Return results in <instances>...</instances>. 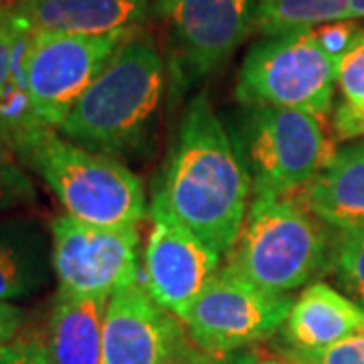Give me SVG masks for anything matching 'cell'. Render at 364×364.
Masks as SVG:
<instances>
[{"instance_id": "obj_23", "label": "cell", "mask_w": 364, "mask_h": 364, "mask_svg": "<svg viewBox=\"0 0 364 364\" xmlns=\"http://www.w3.org/2000/svg\"><path fill=\"white\" fill-rule=\"evenodd\" d=\"M26 28L11 11V6H0V91L6 87L13 75L18 45Z\"/></svg>"}, {"instance_id": "obj_10", "label": "cell", "mask_w": 364, "mask_h": 364, "mask_svg": "<svg viewBox=\"0 0 364 364\" xmlns=\"http://www.w3.org/2000/svg\"><path fill=\"white\" fill-rule=\"evenodd\" d=\"M172 39V97L207 77L255 31L257 0H158Z\"/></svg>"}, {"instance_id": "obj_26", "label": "cell", "mask_w": 364, "mask_h": 364, "mask_svg": "<svg viewBox=\"0 0 364 364\" xmlns=\"http://www.w3.org/2000/svg\"><path fill=\"white\" fill-rule=\"evenodd\" d=\"M334 134L340 142L364 138V105L342 102L334 112Z\"/></svg>"}, {"instance_id": "obj_6", "label": "cell", "mask_w": 364, "mask_h": 364, "mask_svg": "<svg viewBox=\"0 0 364 364\" xmlns=\"http://www.w3.org/2000/svg\"><path fill=\"white\" fill-rule=\"evenodd\" d=\"M336 87V59L314 31L265 37L245 55L235 97L243 107H282L328 116Z\"/></svg>"}, {"instance_id": "obj_3", "label": "cell", "mask_w": 364, "mask_h": 364, "mask_svg": "<svg viewBox=\"0 0 364 364\" xmlns=\"http://www.w3.org/2000/svg\"><path fill=\"white\" fill-rule=\"evenodd\" d=\"M334 243L296 196H253L227 267L267 294L287 296L332 265Z\"/></svg>"}, {"instance_id": "obj_28", "label": "cell", "mask_w": 364, "mask_h": 364, "mask_svg": "<svg viewBox=\"0 0 364 364\" xmlns=\"http://www.w3.org/2000/svg\"><path fill=\"white\" fill-rule=\"evenodd\" d=\"M213 360H215V356L196 348L191 338L186 336L174 350L170 352L168 358L162 364H213Z\"/></svg>"}, {"instance_id": "obj_21", "label": "cell", "mask_w": 364, "mask_h": 364, "mask_svg": "<svg viewBox=\"0 0 364 364\" xmlns=\"http://www.w3.org/2000/svg\"><path fill=\"white\" fill-rule=\"evenodd\" d=\"M336 85L344 102L364 105V31L336 59Z\"/></svg>"}, {"instance_id": "obj_8", "label": "cell", "mask_w": 364, "mask_h": 364, "mask_svg": "<svg viewBox=\"0 0 364 364\" xmlns=\"http://www.w3.org/2000/svg\"><path fill=\"white\" fill-rule=\"evenodd\" d=\"M294 299L267 294L231 267H223L181 318L186 336L210 356H227L272 338Z\"/></svg>"}, {"instance_id": "obj_15", "label": "cell", "mask_w": 364, "mask_h": 364, "mask_svg": "<svg viewBox=\"0 0 364 364\" xmlns=\"http://www.w3.org/2000/svg\"><path fill=\"white\" fill-rule=\"evenodd\" d=\"M296 198L328 229H364V140L336 150L326 168Z\"/></svg>"}, {"instance_id": "obj_25", "label": "cell", "mask_w": 364, "mask_h": 364, "mask_svg": "<svg viewBox=\"0 0 364 364\" xmlns=\"http://www.w3.org/2000/svg\"><path fill=\"white\" fill-rule=\"evenodd\" d=\"M314 33L326 53L338 59L340 55L350 47V43L360 33V28L352 21H340V23H330V25H322L320 28H314Z\"/></svg>"}, {"instance_id": "obj_4", "label": "cell", "mask_w": 364, "mask_h": 364, "mask_svg": "<svg viewBox=\"0 0 364 364\" xmlns=\"http://www.w3.org/2000/svg\"><path fill=\"white\" fill-rule=\"evenodd\" d=\"M21 162L45 181L67 217L97 227H138L148 215L142 181L126 164L57 130L45 132Z\"/></svg>"}, {"instance_id": "obj_24", "label": "cell", "mask_w": 364, "mask_h": 364, "mask_svg": "<svg viewBox=\"0 0 364 364\" xmlns=\"http://www.w3.org/2000/svg\"><path fill=\"white\" fill-rule=\"evenodd\" d=\"M0 364H49L45 336L25 328L11 344L0 346Z\"/></svg>"}, {"instance_id": "obj_7", "label": "cell", "mask_w": 364, "mask_h": 364, "mask_svg": "<svg viewBox=\"0 0 364 364\" xmlns=\"http://www.w3.org/2000/svg\"><path fill=\"white\" fill-rule=\"evenodd\" d=\"M132 35L134 31L102 37L31 31L25 49V79L41 122L59 130L114 53Z\"/></svg>"}, {"instance_id": "obj_20", "label": "cell", "mask_w": 364, "mask_h": 364, "mask_svg": "<svg viewBox=\"0 0 364 364\" xmlns=\"http://www.w3.org/2000/svg\"><path fill=\"white\" fill-rule=\"evenodd\" d=\"M37 203V188L25 164L0 138V213L31 207Z\"/></svg>"}, {"instance_id": "obj_17", "label": "cell", "mask_w": 364, "mask_h": 364, "mask_svg": "<svg viewBox=\"0 0 364 364\" xmlns=\"http://www.w3.org/2000/svg\"><path fill=\"white\" fill-rule=\"evenodd\" d=\"M107 298L57 294L45 330L49 364H102Z\"/></svg>"}, {"instance_id": "obj_14", "label": "cell", "mask_w": 364, "mask_h": 364, "mask_svg": "<svg viewBox=\"0 0 364 364\" xmlns=\"http://www.w3.org/2000/svg\"><path fill=\"white\" fill-rule=\"evenodd\" d=\"M364 332V308L328 284H310L282 326L286 350L316 352Z\"/></svg>"}, {"instance_id": "obj_2", "label": "cell", "mask_w": 364, "mask_h": 364, "mask_svg": "<svg viewBox=\"0 0 364 364\" xmlns=\"http://www.w3.org/2000/svg\"><path fill=\"white\" fill-rule=\"evenodd\" d=\"M166 85V65L150 37L132 35L59 126V134L112 158L146 154Z\"/></svg>"}, {"instance_id": "obj_9", "label": "cell", "mask_w": 364, "mask_h": 364, "mask_svg": "<svg viewBox=\"0 0 364 364\" xmlns=\"http://www.w3.org/2000/svg\"><path fill=\"white\" fill-rule=\"evenodd\" d=\"M57 294L112 298L140 284V229L97 227L73 217H57L51 227Z\"/></svg>"}, {"instance_id": "obj_1", "label": "cell", "mask_w": 364, "mask_h": 364, "mask_svg": "<svg viewBox=\"0 0 364 364\" xmlns=\"http://www.w3.org/2000/svg\"><path fill=\"white\" fill-rule=\"evenodd\" d=\"M249 195L251 178L233 138L207 93H198L178 122L152 203L208 247L229 255L245 225Z\"/></svg>"}, {"instance_id": "obj_16", "label": "cell", "mask_w": 364, "mask_h": 364, "mask_svg": "<svg viewBox=\"0 0 364 364\" xmlns=\"http://www.w3.org/2000/svg\"><path fill=\"white\" fill-rule=\"evenodd\" d=\"M51 277V233L35 219H0V301L33 298Z\"/></svg>"}, {"instance_id": "obj_18", "label": "cell", "mask_w": 364, "mask_h": 364, "mask_svg": "<svg viewBox=\"0 0 364 364\" xmlns=\"http://www.w3.org/2000/svg\"><path fill=\"white\" fill-rule=\"evenodd\" d=\"M350 0H257L255 31L265 37L348 21Z\"/></svg>"}, {"instance_id": "obj_29", "label": "cell", "mask_w": 364, "mask_h": 364, "mask_svg": "<svg viewBox=\"0 0 364 364\" xmlns=\"http://www.w3.org/2000/svg\"><path fill=\"white\" fill-rule=\"evenodd\" d=\"M259 360L257 354L251 350H241L235 354H227V356H215L213 364H255Z\"/></svg>"}, {"instance_id": "obj_22", "label": "cell", "mask_w": 364, "mask_h": 364, "mask_svg": "<svg viewBox=\"0 0 364 364\" xmlns=\"http://www.w3.org/2000/svg\"><path fill=\"white\" fill-rule=\"evenodd\" d=\"M289 364H364V332L316 352L286 350Z\"/></svg>"}, {"instance_id": "obj_19", "label": "cell", "mask_w": 364, "mask_h": 364, "mask_svg": "<svg viewBox=\"0 0 364 364\" xmlns=\"http://www.w3.org/2000/svg\"><path fill=\"white\" fill-rule=\"evenodd\" d=\"M332 272L346 298L364 308V229L338 233L332 253Z\"/></svg>"}, {"instance_id": "obj_12", "label": "cell", "mask_w": 364, "mask_h": 364, "mask_svg": "<svg viewBox=\"0 0 364 364\" xmlns=\"http://www.w3.org/2000/svg\"><path fill=\"white\" fill-rule=\"evenodd\" d=\"M184 338L181 320L160 308L140 282L107 301L102 364H162Z\"/></svg>"}, {"instance_id": "obj_27", "label": "cell", "mask_w": 364, "mask_h": 364, "mask_svg": "<svg viewBox=\"0 0 364 364\" xmlns=\"http://www.w3.org/2000/svg\"><path fill=\"white\" fill-rule=\"evenodd\" d=\"M26 324V312L11 301H0V346L11 344Z\"/></svg>"}, {"instance_id": "obj_13", "label": "cell", "mask_w": 364, "mask_h": 364, "mask_svg": "<svg viewBox=\"0 0 364 364\" xmlns=\"http://www.w3.org/2000/svg\"><path fill=\"white\" fill-rule=\"evenodd\" d=\"M9 6L28 31L102 37L134 31L148 0H16Z\"/></svg>"}, {"instance_id": "obj_31", "label": "cell", "mask_w": 364, "mask_h": 364, "mask_svg": "<svg viewBox=\"0 0 364 364\" xmlns=\"http://www.w3.org/2000/svg\"><path fill=\"white\" fill-rule=\"evenodd\" d=\"M255 364H286V363H279V360H257Z\"/></svg>"}, {"instance_id": "obj_30", "label": "cell", "mask_w": 364, "mask_h": 364, "mask_svg": "<svg viewBox=\"0 0 364 364\" xmlns=\"http://www.w3.org/2000/svg\"><path fill=\"white\" fill-rule=\"evenodd\" d=\"M364 18V0H350L348 4V21Z\"/></svg>"}, {"instance_id": "obj_11", "label": "cell", "mask_w": 364, "mask_h": 364, "mask_svg": "<svg viewBox=\"0 0 364 364\" xmlns=\"http://www.w3.org/2000/svg\"><path fill=\"white\" fill-rule=\"evenodd\" d=\"M152 229L144 249L142 286L160 308L181 320L221 269V253L182 227L168 210L150 205Z\"/></svg>"}, {"instance_id": "obj_5", "label": "cell", "mask_w": 364, "mask_h": 364, "mask_svg": "<svg viewBox=\"0 0 364 364\" xmlns=\"http://www.w3.org/2000/svg\"><path fill=\"white\" fill-rule=\"evenodd\" d=\"M227 130L247 168L253 196H294L336 154L322 122L299 109L243 107Z\"/></svg>"}]
</instances>
